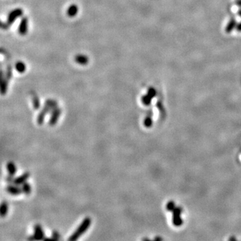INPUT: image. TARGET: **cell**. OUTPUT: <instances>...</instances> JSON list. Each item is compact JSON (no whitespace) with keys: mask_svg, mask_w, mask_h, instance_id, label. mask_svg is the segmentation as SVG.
<instances>
[{"mask_svg":"<svg viewBox=\"0 0 241 241\" xmlns=\"http://www.w3.org/2000/svg\"><path fill=\"white\" fill-rule=\"evenodd\" d=\"M144 125L146 127H150L152 125V120L150 117H146L144 120Z\"/></svg>","mask_w":241,"mask_h":241,"instance_id":"19","label":"cell"},{"mask_svg":"<svg viewBox=\"0 0 241 241\" xmlns=\"http://www.w3.org/2000/svg\"><path fill=\"white\" fill-rule=\"evenodd\" d=\"M14 179H15V178L13 177V176L8 175L6 177V181L9 184H13V182H14Z\"/></svg>","mask_w":241,"mask_h":241,"instance_id":"21","label":"cell"},{"mask_svg":"<svg viewBox=\"0 0 241 241\" xmlns=\"http://www.w3.org/2000/svg\"><path fill=\"white\" fill-rule=\"evenodd\" d=\"M8 82L9 80L6 78L2 77V82H1V93L2 95H6L7 88H8Z\"/></svg>","mask_w":241,"mask_h":241,"instance_id":"12","label":"cell"},{"mask_svg":"<svg viewBox=\"0 0 241 241\" xmlns=\"http://www.w3.org/2000/svg\"><path fill=\"white\" fill-rule=\"evenodd\" d=\"M34 238L35 240H42L45 238L44 236V230L42 226L40 224H35L34 226Z\"/></svg>","mask_w":241,"mask_h":241,"instance_id":"7","label":"cell"},{"mask_svg":"<svg viewBox=\"0 0 241 241\" xmlns=\"http://www.w3.org/2000/svg\"><path fill=\"white\" fill-rule=\"evenodd\" d=\"M78 12V7L76 4L70 5L67 10V15L70 17H73L77 14Z\"/></svg>","mask_w":241,"mask_h":241,"instance_id":"10","label":"cell"},{"mask_svg":"<svg viewBox=\"0 0 241 241\" xmlns=\"http://www.w3.org/2000/svg\"><path fill=\"white\" fill-rule=\"evenodd\" d=\"M75 62L80 65H87L88 62V57L84 54H77L74 57Z\"/></svg>","mask_w":241,"mask_h":241,"instance_id":"9","label":"cell"},{"mask_svg":"<svg viewBox=\"0 0 241 241\" xmlns=\"http://www.w3.org/2000/svg\"><path fill=\"white\" fill-rule=\"evenodd\" d=\"M28 17H23L19 25L18 32L20 35H24L28 33Z\"/></svg>","mask_w":241,"mask_h":241,"instance_id":"6","label":"cell"},{"mask_svg":"<svg viewBox=\"0 0 241 241\" xmlns=\"http://www.w3.org/2000/svg\"><path fill=\"white\" fill-rule=\"evenodd\" d=\"M29 177H30V173L25 172L23 174H21V175L19 176L18 177H16L14 179V182H13V184L17 186L22 185L24 183L27 182V180L29 179Z\"/></svg>","mask_w":241,"mask_h":241,"instance_id":"8","label":"cell"},{"mask_svg":"<svg viewBox=\"0 0 241 241\" xmlns=\"http://www.w3.org/2000/svg\"><path fill=\"white\" fill-rule=\"evenodd\" d=\"M8 204L7 202H2L0 206V214L2 217H4L7 215L8 212Z\"/></svg>","mask_w":241,"mask_h":241,"instance_id":"16","label":"cell"},{"mask_svg":"<svg viewBox=\"0 0 241 241\" xmlns=\"http://www.w3.org/2000/svg\"><path fill=\"white\" fill-rule=\"evenodd\" d=\"M52 238L54 239V240H58L60 239V235L59 233L56 230H54L52 232Z\"/></svg>","mask_w":241,"mask_h":241,"instance_id":"20","label":"cell"},{"mask_svg":"<svg viewBox=\"0 0 241 241\" xmlns=\"http://www.w3.org/2000/svg\"><path fill=\"white\" fill-rule=\"evenodd\" d=\"M6 166H7V170L8 172L9 175H11L13 176H14L17 172V168L15 163L12 162H8L7 163Z\"/></svg>","mask_w":241,"mask_h":241,"instance_id":"11","label":"cell"},{"mask_svg":"<svg viewBox=\"0 0 241 241\" xmlns=\"http://www.w3.org/2000/svg\"><path fill=\"white\" fill-rule=\"evenodd\" d=\"M239 3L240 4V5H241V0L240 1V2H239Z\"/></svg>","mask_w":241,"mask_h":241,"instance_id":"23","label":"cell"},{"mask_svg":"<svg viewBox=\"0 0 241 241\" xmlns=\"http://www.w3.org/2000/svg\"><path fill=\"white\" fill-rule=\"evenodd\" d=\"M91 223L92 220L90 218L87 217L84 218L81 222V224L78 226L77 230H76L69 238V240L74 241L78 240L83 234L86 233L87 230L88 229V228L90 227Z\"/></svg>","mask_w":241,"mask_h":241,"instance_id":"1","label":"cell"},{"mask_svg":"<svg viewBox=\"0 0 241 241\" xmlns=\"http://www.w3.org/2000/svg\"><path fill=\"white\" fill-rule=\"evenodd\" d=\"M21 190L23 193L26 195H30L32 191V187H31L30 184L28 182H25L21 185Z\"/></svg>","mask_w":241,"mask_h":241,"instance_id":"15","label":"cell"},{"mask_svg":"<svg viewBox=\"0 0 241 241\" xmlns=\"http://www.w3.org/2000/svg\"><path fill=\"white\" fill-rule=\"evenodd\" d=\"M151 99H152V97H151L149 94H147L146 95L142 97V102L144 105H149L151 103Z\"/></svg>","mask_w":241,"mask_h":241,"instance_id":"18","label":"cell"},{"mask_svg":"<svg viewBox=\"0 0 241 241\" xmlns=\"http://www.w3.org/2000/svg\"><path fill=\"white\" fill-rule=\"evenodd\" d=\"M9 26H10V25H9L7 22L6 23V22H2V28L4 29V30H7L9 28Z\"/></svg>","mask_w":241,"mask_h":241,"instance_id":"22","label":"cell"},{"mask_svg":"<svg viewBox=\"0 0 241 241\" xmlns=\"http://www.w3.org/2000/svg\"><path fill=\"white\" fill-rule=\"evenodd\" d=\"M6 191H7L8 194H10L12 196H18L23 193L21 190V187H20V186L16 185L14 184H9L6 187Z\"/></svg>","mask_w":241,"mask_h":241,"instance_id":"4","label":"cell"},{"mask_svg":"<svg viewBox=\"0 0 241 241\" xmlns=\"http://www.w3.org/2000/svg\"><path fill=\"white\" fill-rule=\"evenodd\" d=\"M61 113H62V111L60 108H59V107H57V108H56L51 113V117L50 120H49V125H50V126H54L57 123L58 120H59V119L61 115Z\"/></svg>","mask_w":241,"mask_h":241,"instance_id":"5","label":"cell"},{"mask_svg":"<svg viewBox=\"0 0 241 241\" xmlns=\"http://www.w3.org/2000/svg\"><path fill=\"white\" fill-rule=\"evenodd\" d=\"M23 13H24V11L21 8L14 9V10L11 11V12L9 13L6 22L10 26L12 25V24L14 23V21H16V19H17L18 17H21L22 15H23Z\"/></svg>","mask_w":241,"mask_h":241,"instance_id":"2","label":"cell"},{"mask_svg":"<svg viewBox=\"0 0 241 241\" xmlns=\"http://www.w3.org/2000/svg\"><path fill=\"white\" fill-rule=\"evenodd\" d=\"M15 69L20 73H24L26 70V66L24 62L18 61L15 65Z\"/></svg>","mask_w":241,"mask_h":241,"instance_id":"13","label":"cell"},{"mask_svg":"<svg viewBox=\"0 0 241 241\" xmlns=\"http://www.w3.org/2000/svg\"><path fill=\"white\" fill-rule=\"evenodd\" d=\"M12 74H13V73H12V66L9 65L7 67V69H6V74L3 75V73L2 71V77H4L6 78L7 80H10L12 77Z\"/></svg>","mask_w":241,"mask_h":241,"instance_id":"17","label":"cell"},{"mask_svg":"<svg viewBox=\"0 0 241 241\" xmlns=\"http://www.w3.org/2000/svg\"><path fill=\"white\" fill-rule=\"evenodd\" d=\"M52 110L48 106L44 105L42 110L41 111V112L39 113L37 117V123L40 125H42L44 123V120H45V117L48 113H51L52 112Z\"/></svg>","mask_w":241,"mask_h":241,"instance_id":"3","label":"cell"},{"mask_svg":"<svg viewBox=\"0 0 241 241\" xmlns=\"http://www.w3.org/2000/svg\"><path fill=\"white\" fill-rule=\"evenodd\" d=\"M32 104L34 109L38 110L40 108V101L38 98V96H37L35 93H34L32 97Z\"/></svg>","mask_w":241,"mask_h":241,"instance_id":"14","label":"cell"}]
</instances>
